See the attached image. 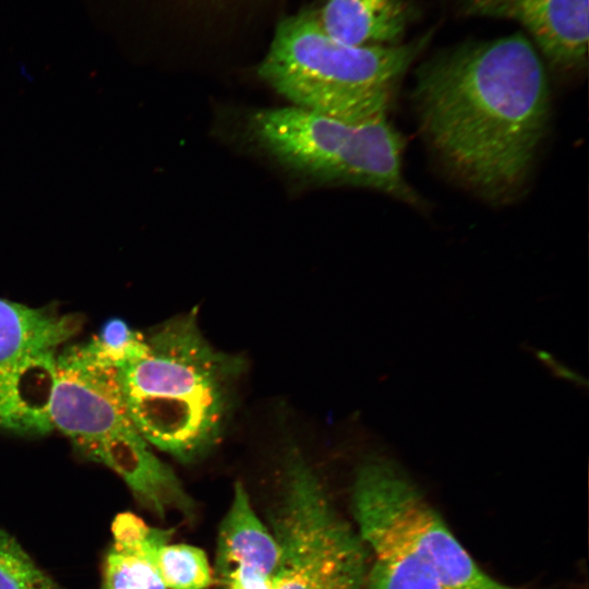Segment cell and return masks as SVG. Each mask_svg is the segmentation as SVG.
Here are the masks:
<instances>
[{"instance_id": "4fadbf2b", "label": "cell", "mask_w": 589, "mask_h": 589, "mask_svg": "<svg viewBox=\"0 0 589 589\" xmlns=\"http://www.w3.org/2000/svg\"><path fill=\"white\" fill-rule=\"evenodd\" d=\"M83 317L0 298V366L26 354L55 349L81 329Z\"/></svg>"}, {"instance_id": "7a4b0ae2", "label": "cell", "mask_w": 589, "mask_h": 589, "mask_svg": "<svg viewBox=\"0 0 589 589\" xmlns=\"http://www.w3.org/2000/svg\"><path fill=\"white\" fill-rule=\"evenodd\" d=\"M145 336L147 354L119 369L130 420L147 443L196 462L223 440L247 360L215 348L195 310Z\"/></svg>"}, {"instance_id": "8992f818", "label": "cell", "mask_w": 589, "mask_h": 589, "mask_svg": "<svg viewBox=\"0 0 589 589\" xmlns=\"http://www.w3.org/2000/svg\"><path fill=\"white\" fill-rule=\"evenodd\" d=\"M266 517L279 548L274 589H363L369 551L293 445L283 457Z\"/></svg>"}, {"instance_id": "ba28073f", "label": "cell", "mask_w": 589, "mask_h": 589, "mask_svg": "<svg viewBox=\"0 0 589 589\" xmlns=\"http://www.w3.org/2000/svg\"><path fill=\"white\" fill-rule=\"evenodd\" d=\"M84 458L101 464L125 482L135 501L164 518L169 510L194 519L196 503L176 472L160 460L134 426L74 446Z\"/></svg>"}, {"instance_id": "277c9868", "label": "cell", "mask_w": 589, "mask_h": 589, "mask_svg": "<svg viewBox=\"0 0 589 589\" xmlns=\"http://www.w3.org/2000/svg\"><path fill=\"white\" fill-rule=\"evenodd\" d=\"M426 41L350 46L329 37L316 13L303 11L279 23L257 73L294 107L358 120L388 108L390 86Z\"/></svg>"}, {"instance_id": "ac0fdd59", "label": "cell", "mask_w": 589, "mask_h": 589, "mask_svg": "<svg viewBox=\"0 0 589 589\" xmlns=\"http://www.w3.org/2000/svg\"><path fill=\"white\" fill-rule=\"evenodd\" d=\"M537 357L542 361L551 371L554 372V374L558 377H562L564 380H568L570 382H574L578 385H581V383H586L581 380V377L572 372L570 369L566 368L563 363L556 361L550 353L544 351H538Z\"/></svg>"}, {"instance_id": "2e32d148", "label": "cell", "mask_w": 589, "mask_h": 589, "mask_svg": "<svg viewBox=\"0 0 589 589\" xmlns=\"http://www.w3.org/2000/svg\"><path fill=\"white\" fill-rule=\"evenodd\" d=\"M86 346L97 359L117 369L141 360L148 352L145 334L119 317L107 320Z\"/></svg>"}, {"instance_id": "6da1fadb", "label": "cell", "mask_w": 589, "mask_h": 589, "mask_svg": "<svg viewBox=\"0 0 589 589\" xmlns=\"http://www.w3.org/2000/svg\"><path fill=\"white\" fill-rule=\"evenodd\" d=\"M413 100L425 140L458 181L491 201L519 191L551 109L542 60L522 34L428 60Z\"/></svg>"}, {"instance_id": "52a82bcc", "label": "cell", "mask_w": 589, "mask_h": 589, "mask_svg": "<svg viewBox=\"0 0 589 589\" xmlns=\"http://www.w3.org/2000/svg\"><path fill=\"white\" fill-rule=\"evenodd\" d=\"M50 414L74 446L133 426L119 369L97 359L86 344L57 356Z\"/></svg>"}, {"instance_id": "e0dca14e", "label": "cell", "mask_w": 589, "mask_h": 589, "mask_svg": "<svg viewBox=\"0 0 589 589\" xmlns=\"http://www.w3.org/2000/svg\"><path fill=\"white\" fill-rule=\"evenodd\" d=\"M0 589H64L45 573L9 532L0 528Z\"/></svg>"}, {"instance_id": "5bb4252c", "label": "cell", "mask_w": 589, "mask_h": 589, "mask_svg": "<svg viewBox=\"0 0 589 589\" xmlns=\"http://www.w3.org/2000/svg\"><path fill=\"white\" fill-rule=\"evenodd\" d=\"M157 551L112 542L103 562L101 589H167L155 565Z\"/></svg>"}, {"instance_id": "7c38bea8", "label": "cell", "mask_w": 589, "mask_h": 589, "mask_svg": "<svg viewBox=\"0 0 589 589\" xmlns=\"http://www.w3.org/2000/svg\"><path fill=\"white\" fill-rule=\"evenodd\" d=\"M316 16L329 37L350 46L394 45L408 21L401 0H323Z\"/></svg>"}, {"instance_id": "9a60e30c", "label": "cell", "mask_w": 589, "mask_h": 589, "mask_svg": "<svg viewBox=\"0 0 589 589\" xmlns=\"http://www.w3.org/2000/svg\"><path fill=\"white\" fill-rule=\"evenodd\" d=\"M155 565L167 589H207L214 584L206 553L194 545L168 542L158 549Z\"/></svg>"}, {"instance_id": "5b68a950", "label": "cell", "mask_w": 589, "mask_h": 589, "mask_svg": "<svg viewBox=\"0 0 589 589\" xmlns=\"http://www.w3.org/2000/svg\"><path fill=\"white\" fill-rule=\"evenodd\" d=\"M388 108L358 120L299 107L255 111L253 139L283 165L306 176L375 189L413 206L418 193L402 176L405 142L387 118Z\"/></svg>"}, {"instance_id": "9c48e42d", "label": "cell", "mask_w": 589, "mask_h": 589, "mask_svg": "<svg viewBox=\"0 0 589 589\" xmlns=\"http://www.w3.org/2000/svg\"><path fill=\"white\" fill-rule=\"evenodd\" d=\"M468 15L521 24L552 65L573 71L587 62L588 0H461Z\"/></svg>"}, {"instance_id": "8fae6325", "label": "cell", "mask_w": 589, "mask_h": 589, "mask_svg": "<svg viewBox=\"0 0 589 589\" xmlns=\"http://www.w3.org/2000/svg\"><path fill=\"white\" fill-rule=\"evenodd\" d=\"M56 373L55 349L32 352L0 366V429L27 435L51 432Z\"/></svg>"}, {"instance_id": "3957f363", "label": "cell", "mask_w": 589, "mask_h": 589, "mask_svg": "<svg viewBox=\"0 0 589 589\" xmlns=\"http://www.w3.org/2000/svg\"><path fill=\"white\" fill-rule=\"evenodd\" d=\"M350 505L371 554L363 589H524L484 572L390 456L359 462Z\"/></svg>"}, {"instance_id": "30bf717a", "label": "cell", "mask_w": 589, "mask_h": 589, "mask_svg": "<svg viewBox=\"0 0 589 589\" xmlns=\"http://www.w3.org/2000/svg\"><path fill=\"white\" fill-rule=\"evenodd\" d=\"M278 562L276 539L254 512L244 485L237 482L217 534L214 582L224 589L271 582Z\"/></svg>"}]
</instances>
